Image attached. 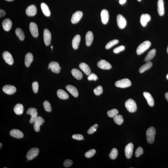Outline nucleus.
Masks as SVG:
<instances>
[{
	"label": "nucleus",
	"instance_id": "obj_1",
	"mask_svg": "<svg viewBox=\"0 0 168 168\" xmlns=\"http://www.w3.org/2000/svg\"><path fill=\"white\" fill-rule=\"evenodd\" d=\"M155 134L156 130L154 127H151L148 129L146 131V138L149 143L152 144L153 143Z\"/></svg>",
	"mask_w": 168,
	"mask_h": 168
},
{
	"label": "nucleus",
	"instance_id": "obj_2",
	"mask_svg": "<svg viewBox=\"0 0 168 168\" xmlns=\"http://www.w3.org/2000/svg\"><path fill=\"white\" fill-rule=\"evenodd\" d=\"M151 45V43L149 41H145L141 43L138 46L136 50L138 55H140L148 49Z\"/></svg>",
	"mask_w": 168,
	"mask_h": 168
},
{
	"label": "nucleus",
	"instance_id": "obj_3",
	"mask_svg": "<svg viewBox=\"0 0 168 168\" xmlns=\"http://www.w3.org/2000/svg\"><path fill=\"white\" fill-rule=\"evenodd\" d=\"M125 106L126 109L130 112H134L137 110V106L135 101L132 99H129L126 101Z\"/></svg>",
	"mask_w": 168,
	"mask_h": 168
},
{
	"label": "nucleus",
	"instance_id": "obj_4",
	"mask_svg": "<svg viewBox=\"0 0 168 168\" xmlns=\"http://www.w3.org/2000/svg\"><path fill=\"white\" fill-rule=\"evenodd\" d=\"M115 84L116 87L124 88L130 86L131 85V83L129 79H124L116 81Z\"/></svg>",
	"mask_w": 168,
	"mask_h": 168
},
{
	"label": "nucleus",
	"instance_id": "obj_5",
	"mask_svg": "<svg viewBox=\"0 0 168 168\" xmlns=\"http://www.w3.org/2000/svg\"><path fill=\"white\" fill-rule=\"evenodd\" d=\"M26 113L31 116L29 122L31 124L34 123L36 118L37 116V109L34 108H30L26 111Z\"/></svg>",
	"mask_w": 168,
	"mask_h": 168
},
{
	"label": "nucleus",
	"instance_id": "obj_6",
	"mask_svg": "<svg viewBox=\"0 0 168 168\" xmlns=\"http://www.w3.org/2000/svg\"><path fill=\"white\" fill-rule=\"evenodd\" d=\"M39 153V149L36 148H32L28 151L26 155V158L29 160H31L36 157Z\"/></svg>",
	"mask_w": 168,
	"mask_h": 168
},
{
	"label": "nucleus",
	"instance_id": "obj_7",
	"mask_svg": "<svg viewBox=\"0 0 168 168\" xmlns=\"http://www.w3.org/2000/svg\"><path fill=\"white\" fill-rule=\"evenodd\" d=\"M44 122V119L42 117L37 116L34 123V128L35 131L38 132L40 130V126L42 125Z\"/></svg>",
	"mask_w": 168,
	"mask_h": 168
},
{
	"label": "nucleus",
	"instance_id": "obj_8",
	"mask_svg": "<svg viewBox=\"0 0 168 168\" xmlns=\"http://www.w3.org/2000/svg\"><path fill=\"white\" fill-rule=\"evenodd\" d=\"M43 38L45 44L46 46L51 44V34L49 30L45 29L43 32Z\"/></svg>",
	"mask_w": 168,
	"mask_h": 168
},
{
	"label": "nucleus",
	"instance_id": "obj_9",
	"mask_svg": "<svg viewBox=\"0 0 168 168\" xmlns=\"http://www.w3.org/2000/svg\"><path fill=\"white\" fill-rule=\"evenodd\" d=\"M134 145L132 143H129L126 146L125 148V154L127 159H130L132 155Z\"/></svg>",
	"mask_w": 168,
	"mask_h": 168
},
{
	"label": "nucleus",
	"instance_id": "obj_10",
	"mask_svg": "<svg viewBox=\"0 0 168 168\" xmlns=\"http://www.w3.org/2000/svg\"><path fill=\"white\" fill-rule=\"evenodd\" d=\"M3 57L5 62L8 64L11 65L14 63V59L10 53L7 51L3 53Z\"/></svg>",
	"mask_w": 168,
	"mask_h": 168
},
{
	"label": "nucleus",
	"instance_id": "obj_11",
	"mask_svg": "<svg viewBox=\"0 0 168 168\" xmlns=\"http://www.w3.org/2000/svg\"><path fill=\"white\" fill-rule=\"evenodd\" d=\"M117 21L118 26L120 29H123L126 27V21L123 17L121 14L118 15L117 17Z\"/></svg>",
	"mask_w": 168,
	"mask_h": 168
},
{
	"label": "nucleus",
	"instance_id": "obj_12",
	"mask_svg": "<svg viewBox=\"0 0 168 168\" xmlns=\"http://www.w3.org/2000/svg\"><path fill=\"white\" fill-rule=\"evenodd\" d=\"M29 29L33 37H37L39 35V32L37 25L34 23H31L29 25Z\"/></svg>",
	"mask_w": 168,
	"mask_h": 168
},
{
	"label": "nucleus",
	"instance_id": "obj_13",
	"mask_svg": "<svg viewBox=\"0 0 168 168\" xmlns=\"http://www.w3.org/2000/svg\"><path fill=\"white\" fill-rule=\"evenodd\" d=\"M48 66L50 68L51 71L53 72L58 74L60 71L61 67L59 66L58 63L55 61H53L50 63Z\"/></svg>",
	"mask_w": 168,
	"mask_h": 168
},
{
	"label": "nucleus",
	"instance_id": "obj_14",
	"mask_svg": "<svg viewBox=\"0 0 168 168\" xmlns=\"http://www.w3.org/2000/svg\"><path fill=\"white\" fill-rule=\"evenodd\" d=\"M83 16V13L80 11H77L72 15L71 19V23L73 24H76L80 20Z\"/></svg>",
	"mask_w": 168,
	"mask_h": 168
},
{
	"label": "nucleus",
	"instance_id": "obj_15",
	"mask_svg": "<svg viewBox=\"0 0 168 168\" xmlns=\"http://www.w3.org/2000/svg\"><path fill=\"white\" fill-rule=\"evenodd\" d=\"M98 67L103 69L108 70L111 69V66L107 61L105 60L101 59L97 63Z\"/></svg>",
	"mask_w": 168,
	"mask_h": 168
},
{
	"label": "nucleus",
	"instance_id": "obj_16",
	"mask_svg": "<svg viewBox=\"0 0 168 168\" xmlns=\"http://www.w3.org/2000/svg\"><path fill=\"white\" fill-rule=\"evenodd\" d=\"M2 90L4 93L9 95L14 94L16 91V89L15 86L9 85H7L3 86Z\"/></svg>",
	"mask_w": 168,
	"mask_h": 168
},
{
	"label": "nucleus",
	"instance_id": "obj_17",
	"mask_svg": "<svg viewBox=\"0 0 168 168\" xmlns=\"http://www.w3.org/2000/svg\"><path fill=\"white\" fill-rule=\"evenodd\" d=\"M37 12V9L36 7L34 5H31L26 8V13L29 16H34L35 15Z\"/></svg>",
	"mask_w": 168,
	"mask_h": 168
},
{
	"label": "nucleus",
	"instance_id": "obj_18",
	"mask_svg": "<svg viewBox=\"0 0 168 168\" xmlns=\"http://www.w3.org/2000/svg\"><path fill=\"white\" fill-rule=\"evenodd\" d=\"M10 134L12 137L21 139L24 137V134L20 131L18 129H13L10 131Z\"/></svg>",
	"mask_w": 168,
	"mask_h": 168
},
{
	"label": "nucleus",
	"instance_id": "obj_19",
	"mask_svg": "<svg viewBox=\"0 0 168 168\" xmlns=\"http://www.w3.org/2000/svg\"><path fill=\"white\" fill-rule=\"evenodd\" d=\"M101 20L103 24H106L109 21V15L107 10L104 9L102 10L101 12Z\"/></svg>",
	"mask_w": 168,
	"mask_h": 168
},
{
	"label": "nucleus",
	"instance_id": "obj_20",
	"mask_svg": "<svg viewBox=\"0 0 168 168\" xmlns=\"http://www.w3.org/2000/svg\"><path fill=\"white\" fill-rule=\"evenodd\" d=\"M151 16L148 14H143L140 18V22L143 26H145L147 23L150 21Z\"/></svg>",
	"mask_w": 168,
	"mask_h": 168
},
{
	"label": "nucleus",
	"instance_id": "obj_21",
	"mask_svg": "<svg viewBox=\"0 0 168 168\" xmlns=\"http://www.w3.org/2000/svg\"><path fill=\"white\" fill-rule=\"evenodd\" d=\"M12 24V21L9 19H5L3 20L2 23L3 29L6 31H9L10 30Z\"/></svg>",
	"mask_w": 168,
	"mask_h": 168
},
{
	"label": "nucleus",
	"instance_id": "obj_22",
	"mask_svg": "<svg viewBox=\"0 0 168 168\" xmlns=\"http://www.w3.org/2000/svg\"><path fill=\"white\" fill-rule=\"evenodd\" d=\"M158 13L160 16H163L164 14V3L163 0H158L157 3Z\"/></svg>",
	"mask_w": 168,
	"mask_h": 168
},
{
	"label": "nucleus",
	"instance_id": "obj_23",
	"mask_svg": "<svg viewBox=\"0 0 168 168\" xmlns=\"http://www.w3.org/2000/svg\"><path fill=\"white\" fill-rule=\"evenodd\" d=\"M66 88L67 90L74 97H78L79 93L77 89L75 86L69 85L66 86Z\"/></svg>",
	"mask_w": 168,
	"mask_h": 168
},
{
	"label": "nucleus",
	"instance_id": "obj_24",
	"mask_svg": "<svg viewBox=\"0 0 168 168\" xmlns=\"http://www.w3.org/2000/svg\"><path fill=\"white\" fill-rule=\"evenodd\" d=\"M79 67L85 74L89 75L91 74V71L89 66L85 63H82L79 65Z\"/></svg>",
	"mask_w": 168,
	"mask_h": 168
},
{
	"label": "nucleus",
	"instance_id": "obj_25",
	"mask_svg": "<svg viewBox=\"0 0 168 168\" xmlns=\"http://www.w3.org/2000/svg\"><path fill=\"white\" fill-rule=\"evenodd\" d=\"M143 95L147 100L149 105L151 107L154 106V100L150 94L149 93L144 92L143 93Z\"/></svg>",
	"mask_w": 168,
	"mask_h": 168
},
{
	"label": "nucleus",
	"instance_id": "obj_26",
	"mask_svg": "<svg viewBox=\"0 0 168 168\" xmlns=\"http://www.w3.org/2000/svg\"><path fill=\"white\" fill-rule=\"evenodd\" d=\"M94 36L92 32L88 31L86 34L85 40L86 45L88 46H90L93 42Z\"/></svg>",
	"mask_w": 168,
	"mask_h": 168
},
{
	"label": "nucleus",
	"instance_id": "obj_27",
	"mask_svg": "<svg viewBox=\"0 0 168 168\" xmlns=\"http://www.w3.org/2000/svg\"><path fill=\"white\" fill-rule=\"evenodd\" d=\"M81 37L79 35H76L73 38L72 41V45L73 48L75 50L77 49L80 42Z\"/></svg>",
	"mask_w": 168,
	"mask_h": 168
},
{
	"label": "nucleus",
	"instance_id": "obj_28",
	"mask_svg": "<svg viewBox=\"0 0 168 168\" xmlns=\"http://www.w3.org/2000/svg\"><path fill=\"white\" fill-rule=\"evenodd\" d=\"M33 61L32 55L30 53H28L25 56V64L26 67H29Z\"/></svg>",
	"mask_w": 168,
	"mask_h": 168
},
{
	"label": "nucleus",
	"instance_id": "obj_29",
	"mask_svg": "<svg viewBox=\"0 0 168 168\" xmlns=\"http://www.w3.org/2000/svg\"><path fill=\"white\" fill-rule=\"evenodd\" d=\"M41 9L45 16L49 17L50 16L51 12L47 5L45 3H42L41 5Z\"/></svg>",
	"mask_w": 168,
	"mask_h": 168
},
{
	"label": "nucleus",
	"instance_id": "obj_30",
	"mask_svg": "<svg viewBox=\"0 0 168 168\" xmlns=\"http://www.w3.org/2000/svg\"><path fill=\"white\" fill-rule=\"evenodd\" d=\"M14 112L18 115H21L24 112V106L22 104H18L15 106L14 108Z\"/></svg>",
	"mask_w": 168,
	"mask_h": 168
},
{
	"label": "nucleus",
	"instance_id": "obj_31",
	"mask_svg": "<svg viewBox=\"0 0 168 168\" xmlns=\"http://www.w3.org/2000/svg\"><path fill=\"white\" fill-rule=\"evenodd\" d=\"M71 73L72 75L76 79L80 80L82 79L83 75L82 73L79 70L76 69H74L71 71Z\"/></svg>",
	"mask_w": 168,
	"mask_h": 168
},
{
	"label": "nucleus",
	"instance_id": "obj_32",
	"mask_svg": "<svg viewBox=\"0 0 168 168\" xmlns=\"http://www.w3.org/2000/svg\"><path fill=\"white\" fill-rule=\"evenodd\" d=\"M57 94L58 97L62 99H67L69 96L65 91L62 89H59L57 91Z\"/></svg>",
	"mask_w": 168,
	"mask_h": 168
},
{
	"label": "nucleus",
	"instance_id": "obj_33",
	"mask_svg": "<svg viewBox=\"0 0 168 168\" xmlns=\"http://www.w3.org/2000/svg\"><path fill=\"white\" fill-rule=\"evenodd\" d=\"M152 63L150 61H149L146 64L141 66L139 69V72L140 73H144L145 71L149 69L152 67Z\"/></svg>",
	"mask_w": 168,
	"mask_h": 168
},
{
	"label": "nucleus",
	"instance_id": "obj_34",
	"mask_svg": "<svg viewBox=\"0 0 168 168\" xmlns=\"http://www.w3.org/2000/svg\"><path fill=\"white\" fill-rule=\"evenodd\" d=\"M156 53V50L154 49L149 51L145 58V61L146 62H149L155 56Z\"/></svg>",
	"mask_w": 168,
	"mask_h": 168
},
{
	"label": "nucleus",
	"instance_id": "obj_35",
	"mask_svg": "<svg viewBox=\"0 0 168 168\" xmlns=\"http://www.w3.org/2000/svg\"><path fill=\"white\" fill-rule=\"evenodd\" d=\"M15 33L17 36L20 40H24L25 39V35L24 31L22 30L20 28H17L15 30Z\"/></svg>",
	"mask_w": 168,
	"mask_h": 168
},
{
	"label": "nucleus",
	"instance_id": "obj_36",
	"mask_svg": "<svg viewBox=\"0 0 168 168\" xmlns=\"http://www.w3.org/2000/svg\"><path fill=\"white\" fill-rule=\"evenodd\" d=\"M114 121L116 124L118 125H121L123 122L124 119L123 116L121 115H117L113 117Z\"/></svg>",
	"mask_w": 168,
	"mask_h": 168
},
{
	"label": "nucleus",
	"instance_id": "obj_37",
	"mask_svg": "<svg viewBox=\"0 0 168 168\" xmlns=\"http://www.w3.org/2000/svg\"><path fill=\"white\" fill-rule=\"evenodd\" d=\"M119 111L117 109H114L108 111L107 114L109 117L113 118L115 116L117 115Z\"/></svg>",
	"mask_w": 168,
	"mask_h": 168
},
{
	"label": "nucleus",
	"instance_id": "obj_38",
	"mask_svg": "<svg viewBox=\"0 0 168 168\" xmlns=\"http://www.w3.org/2000/svg\"><path fill=\"white\" fill-rule=\"evenodd\" d=\"M118 152L117 149L113 148L111 150L109 154V157L111 159H115L118 156Z\"/></svg>",
	"mask_w": 168,
	"mask_h": 168
},
{
	"label": "nucleus",
	"instance_id": "obj_39",
	"mask_svg": "<svg viewBox=\"0 0 168 168\" xmlns=\"http://www.w3.org/2000/svg\"><path fill=\"white\" fill-rule=\"evenodd\" d=\"M118 42L119 41L117 40H113L107 43L106 46L105 48L106 49H109L112 47L113 46L117 44Z\"/></svg>",
	"mask_w": 168,
	"mask_h": 168
},
{
	"label": "nucleus",
	"instance_id": "obj_40",
	"mask_svg": "<svg viewBox=\"0 0 168 168\" xmlns=\"http://www.w3.org/2000/svg\"><path fill=\"white\" fill-rule=\"evenodd\" d=\"M43 106L46 111L48 112L51 111V107L50 104L47 101H45L43 103Z\"/></svg>",
	"mask_w": 168,
	"mask_h": 168
},
{
	"label": "nucleus",
	"instance_id": "obj_41",
	"mask_svg": "<svg viewBox=\"0 0 168 168\" xmlns=\"http://www.w3.org/2000/svg\"><path fill=\"white\" fill-rule=\"evenodd\" d=\"M103 89L102 86H97L94 90V92L96 96H99L103 93Z\"/></svg>",
	"mask_w": 168,
	"mask_h": 168
},
{
	"label": "nucleus",
	"instance_id": "obj_42",
	"mask_svg": "<svg viewBox=\"0 0 168 168\" xmlns=\"http://www.w3.org/2000/svg\"><path fill=\"white\" fill-rule=\"evenodd\" d=\"M95 153L96 150L95 149H91L86 153L85 154V156L87 158H90L92 157L94 155Z\"/></svg>",
	"mask_w": 168,
	"mask_h": 168
},
{
	"label": "nucleus",
	"instance_id": "obj_43",
	"mask_svg": "<svg viewBox=\"0 0 168 168\" xmlns=\"http://www.w3.org/2000/svg\"><path fill=\"white\" fill-rule=\"evenodd\" d=\"M98 127V124H96L91 126L88 131V134H91L96 132Z\"/></svg>",
	"mask_w": 168,
	"mask_h": 168
},
{
	"label": "nucleus",
	"instance_id": "obj_44",
	"mask_svg": "<svg viewBox=\"0 0 168 168\" xmlns=\"http://www.w3.org/2000/svg\"><path fill=\"white\" fill-rule=\"evenodd\" d=\"M144 153L143 150L142 148L139 147L138 148L135 152V156L136 157H139Z\"/></svg>",
	"mask_w": 168,
	"mask_h": 168
},
{
	"label": "nucleus",
	"instance_id": "obj_45",
	"mask_svg": "<svg viewBox=\"0 0 168 168\" xmlns=\"http://www.w3.org/2000/svg\"><path fill=\"white\" fill-rule=\"evenodd\" d=\"M33 91L35 93H37L39 90V84L37 82H33L32 84Z\"/></svg>",
	"mask_w": 168,
	"mask_h": 168
},
{
	"label": "nucleus",
	"instance_id": "obj_46",
	"mask_svg": "<svg viewBox=\"0 0 168 168\" xmlns=\"http://www.w3.org/2000/svg\"><path fill=\"white\" fill-rule=\"evenodd\" d=\"M88 79L89 81L94 80L96 81L98 79L97 76L94 73H91L90 74L88 77Z\"/></svg>",
	"mask_w": 168,
	"mask_h": 168
},
{
	"label": "nucleus",
	"instance_id": "obj_47",
	"mask_svg": "<svg viewBox=\"0 0 168 168\" xmlns=\"http://www.w3.org/2000/svg\"><path fill=\"white\" fill-rule=\"evenodd\" d=\"M124 48H125V47L124 46H120L114 49L113 51L115 53L117 54V53H119L121 51H123L124 49Z\"/></svg>",
	"mask_w": 168,
	"mask_h": 168
},
{
	"label": "nucleus",
	"instance_id": "obj_48",
	"mask_svg": "<svg viewBox=\"0 0 168 168\" xmlns=\"http://www.w3.org/2000/svg\"><path fill=\"white\" fill-rule=\"evenodd\" d=\"M73 139L77 140H81L84 139V136L80 134H75L72 136Z\"/></svg>",
	"mask_w": 168,
	"mask_h": 168
},
{
	"label": "nucleus",
	"instance_id": "obj_49",
	"mask_svg": "<svg viewBox=\"0 0 168 168\" xmlns=\"http://www.w3.org/2000/svg\"><path fill=\"white\" fill-rule=\"evenodd\" d=\"M73 164V161L70 159L66 160L64 163V166L65 167H70Z\"/></svg>",
	"mask_w": 168,
	"mask_h": 168
},
{
	"label": "nucleus",
	"instance_id": "obj_50",
	"mask_svg": "<svg viewBox=\"0 0 168 168\" xmlns=\"http://www.w3.org/2000/svg\"><path fill=\"white\" fill-rule=\"evenodd\" d=\"M6 14V13L4 10L1 9L0 10V17L1 18L4 16Z\"/></svg>",
	"mask_w": 168,
	"mask_h": 168
},
{
	"label": "nucleus",
	"instance_id": "obj_51",
	"mask_svg": "<svg viewBox=\"0 0 168 168\" xmlns=\"http://www.w3.org/2000/svg\"><path fill=\"white\" fill-rule=\"evenodd\" d=\"M126 1V0H120L119 1V3L121 4H124Z\"/></svg>",
	"mask_w": 168,
	"mask_h": 168
},
{
	"label": "nucleus",
	"instance_id": "obj_52",
	"mask_svg": "<svg viewBox=\"0 0 168 168\" xmlns=\"http://www.w3.org/2000/svg\"><path fill=\"white\" fill-rule=\"evenodd\" d=\"M165 97L166 100L168 101V93H166L165 94Z\"/></svg>",
	"mask_w": 168,
	"mask_h": 168
},
{
	"label": "nucleus",
	"instance_id": "obj_53",
	"mask_svg": "<svg viewBox=\"0 0 168 168\" xmlns=\"http://www.w3.org/2000/svg\"><path fill=\"white\" fill-rule=\"evenodd\" d=\"M0 145H1V146H0V148L1 149V147H2V144L1 143H0Z\"/></svg>",
	"mask_w": 168,
	"mask_h": 168
},
{
	"label": "nucleus",
	"instance_id": "obj_54",
	"mask_svg": "<svg viewBox=\"0 0 168 168\" xmlns=\"http://www.w3.org/2000/svg\"><path fill=\"white\" fill-rule=\"evenodd\" d=\"M6 1H14V0H6Z\"/></svg>",
	"mask_w": 168,
	"mask_h": 168
},
{
	"label": "nucleus",
	"instance_id": "obj_55",
	"mask_svg": "<svg viewBox=\"0 0 168 168\" xmlns=\"http://www.w3.org/2000/svg\"><path fill=\"white\" fill-rule=\"evenodd\" d=\"M166 78H167V79L168 80V74H167V76H166Z\"/></svg>",
	"mask_w": 168,
	"mask_h": 168
},
{
	"label": "nucleus",
	"instance_id": "obj_56",
	"mask_svg": "<svg viewBox=\"0 0 168 168\" xmlns=\"http://www.w3.org/2000/svg\"><path fill=\"white\" fill-rule=\"evenodd\" d=\"M53 48V46H51V50H52V51Z\"/></svg>",
	"mask_w": 168,
	"mask_h": 168
},
{
	"label": "nucleus",
	"instance_id": "obj_57",
	"mask_svg": "<svg viewBox=\"0 0 168 168\" xmlns=\"http://www.w3.org/2000/svg\"><path fill=\"white\" fill-rule=\"evenodd\" d=\"M167 52L168 53V47L167 48Z\"/></svg>",
	"mask_w": 168,
	"mask_h": 168
},
{
	"label": "nucleus",
	"instance_id": "obj_58",
	"mask_svg": "<svg viewBox=\"0 0 168 168\" xmlns=\"http://www.w3.org/2000/svg\"><path fill=\"white\" fill-rule=\"evenodd\" d=\"M137 1H139V2H140V1H142V0H137Z\"/></svg>",
	"mask_w": 168,
	"mask_h": 168
},
{
	"label": "nucleus",
	"instance_id": "obj_59",
	"mask_svg": "<svg viewBox=\"0 0 168 168\" xmlns=\"http://www.w3.org/2000/svg\"><path fill=\"white\" fill-rule=\"evenodd\" d=\"M48 69H50V67H49V66H48Z\"/></svg>",
	"mask_w": 168,
	"mask_h": 168
}]
</instances>
